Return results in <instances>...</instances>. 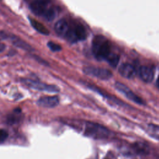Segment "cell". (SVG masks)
<instances>
[{"instance_id": "cell-1", "label": "cell", "mask_w": 159, "mask_h": 159, "mask_svg": "<svg viewBox=\"0 0 159 159\" xmlns=\"http://www.w3.org/2000/svg\"><path fill=\"white\" fill-rule=\"evenodd\" d=\"M92 50L97 60H106L111 53L110 42L105 37L98 35L92 41Z\"/></svg>"}, {"instance_id": "cell-2", "label": "cell", "mask_w": 159, "mask_h": 159, "mask_svg": "<svg viewBox=\"0 0 159 159\" xmlns=\"http://www.w3.org/2000/svg\"><path fill=\"white\" fill-rule=\"evenodd\" d=\"M83 134L94 139L107 138L111 135V131L104 126L91 122H85L83 124Z\"/></svg>"}, {"instance_id": "cell-3", "label": "cell", "mask_w": 159, "mask_h": 159, "mask_svg": "<svg viewBox=\"0 0 159 159\" xmlns=\"http://www.w3.org/2000/svg\"><path fill=\"white\" fill-rule=\"evenodd\" d=\"M22 81L25 85L28 86L29 88L36 90L43 91L48 93H58L60 91L59 88L55 85L47 84L29 79H24L22 80Z\"/></svg>"}, {"instance_id": "cell-4", "label": "cell", "mask_w": 159, "mask_h": 159, "mask_svg": "<svg viewBox=\"0 0 159 159\" xmlns=\"http://www.w3.org/2000/svg\"><path fill=\"white\" fill-rule=\"evenodd\" d=\"M83 72L87 75L94 76L102 80H109L112 76V73L110 70L98 67H85L83 68Z\"/></svg>"}, {"instance_id": "cell-5", "label": "cell", "mask_w": 159, "mask_h": 159, "mask_svg": "<svg viewBox=\"0 0 159 159\" xmlns=\"http://www.w3.org/2000/svg\"><path fill=\"white\" fill-rule=\"evenodd\" d=\"M115 88L120 93H122L129 100L140 105H143L145 104L144 101L136 95L132 90H130L129 87H127L125 84L119 82H116L115 83Z\"/></svg>"}, {"instance_id": "cell-6", "label": "cell", "mask_w": 159, "mask_h": 159, "mask_svg": "<svg viewBox=\"0 0 159 159\" xmlns=\"http://www.w3.org/2000/svg\"><path fill=\"white\" fill-rule=\"evenodd\" d=\"M66 37L71 42H75L78 40H83L86 38V32L85 29L82 25H75L73 30H69Z\"/></svg>"}, {"instance_id": "cell-7", "label": "cell", "mask_w": 159, "mask_h": 159, "mask_svg": "<svg viewBox=\"0 0 159 159\" xmlns=\"http://www.w3.org/2000/svg\"><path fill=\"white\" fill-rule=\"evenodd\" d=\"M48 3L41 0H35L31 2L30 8L32 12L37 16H43L47 9Z\"/></svg>"}, {"instance_id": "cell-8", "label": "cell", "mask_w": 159, "mask_h": 159, "mask_svg": "<svg viewBox=\"0 0 159 159\" xmlns=\"http://www.w3.org/2000/svg\"><path fill=\"white\" fill-rule=\"evenodd\" d=\"M59 104V99L57 96H44L37 101V104L43 107L52 108Z\"/></svg>"}, {"instance_id": "cell-9", "label": "cell", "mask_w": 159, "mask_h": 159, "mask_svg": "<svg viewBox=\"0 0 159 159\" xmlns=\"http://www.w3.org/2000/svg\"><path fill=\"white\" fill-rule=\"evenodd\" d=\"M119 74L125 78L133 79L136 75L135 68L129 63H123L119 68Z\"/></svg>"}, {"instance_id": "cell-10", "label": "cell", "mask_w": 159, "mask_h": 159, "mask_svg": "<svg viewBox=\"0 0 159 159\" xmlns=\"http://www.w3.org/2000/svg\"><path fill=\"white\" fill-rule=\"evenodd\" d=\"M140 78L145 83H150L153 80L154 71L153 70L147 66H142L139 70Z\"/></svg>"}, {"instance_id": "cell-11", "label": "cell", "mask_w": 159, "mask_h": 159, "mask_svg": "<svg viewBox=\"0 0 159 159\" xmlns=\"http://www.w3.org/2000/svg\"><path fill=\"white\" fill-rule=\"evenodd\" d=\"M54 28L56 33L60 36H66L70 30L68 24L65 19L58 20L55 23Z\"/></svg>"}, {"instance_id": "cell-12", "label": "cell", "mask_w": 159, "mask_h": 159, "mask_svg": "<svg viewBox=\"0 0 159 159\" xmlns=\"http://www.w3.org/2000/svg\"><path fill=\"white\" fill-rule=\"evenodd\" d=\"M30 22L32 25V26L39 33L43 34V35H48L49 34V31L40 22L32 19V18H30L29 19Z\"/></svg>"}, {"instance_id": "cell-13", "label": "cell", "mask_w": 159, "mask_h": 159, "mask_svg": "<svg viewBox=\"0 0 159 159\" xmlns=\"http://www.w3.org/2000/svg\"><path fill=\"white\" fill-rule=\"evenodd\" d=\"M10 39L12 40V42L14 44V45H16L19 48H23L26 50H32L31 47L30 45H29V44L26 43L25 42H23L19 38H17L16 37H12L10 38Z\"/></svg>"}, {"instance_id": "cell-14", "label": "cell", "mask_w": 159, "mask_h": 159, "mask_svg": "<svg viewBox=\"0 0 159 159\" xmlns=\"http://www.w3.org/2000/svg\"><path fill=\"white\" fill-rule=\"evenodd\" d=\"M119 56L117 54L111 53L106 60L107 61L109 64L113 68H116L119 61Z\"/></svg>"}, {"instance_id": "cell-15", "label": "cell", "mask_w": 159, "mask_h": 159, "mask_svg": "<svg viewBox=\"0 0 159 159\" xmlns=\"http://www.w3.org/2000/svg\"><path fill=\"white\" fill-rule=\"evenodd\" d=\"M147 131L152 137H155V139L159 140V126L150 124L148 126Z\"/></svg>"}, {"instance_id": "cell-16", "label": "cell", "mask_w": 159, "mask_h": 159, "mask_svg": "<svg viewBox=\"0 0 159 159\" xmlns=\"http://www.w3.org/2000/svg\"><path fill=\"white\" fill-rule=\"evenodd\" d=\"M56 11L53 8L47 9L43 14V17L48 21L53 20L56 17Z\"/></svg>"}, {"instance_id": "cell-17", "label": "cell", "mask_w": 159, "mask_h": 159, "mask_svg": "<svg viewBox=\"0 0 159 159\" xmlns=\"http://www.w3.org/2000/svg\"><path fill=\"white\" fill-rule=\"evenodd\" d=\"M47 46L53 52H58L61 50V47L60 45L53 42H48L47 43Z\"/></svg>"}, {"instance_id": "cell-18", "label": "cell", "mask_w": 159, "mask_h": 159, "mask_svg": "<svg viewBox=\"0 0 159 159\" xmlns=\"http://www.w3.org/2000/svg\"><path fill=\"white\" fill-rule=\"evenodd\" d=\"M8 137L7 132L4 129H0V143L4 142Z\"/></svg>"}, {"instance_id": "cell-19", "label": "cell", "mask_w": 159, "mask_h": 159, "mask_svg": "<svg viewBox=\"0 0 159 159\" xmlns=\"http://www.w3.org/2000/svg\"><path fill=\"white\" fill-rule=\"evenodd\" d=\"M5 48H6L5 45L3 44V43H2L1 42V41H0V52H2V51L4 50Z\"/></svg>"}, {"instance_id": "cell-20", "label": "cell", "mask_w": 159, "mask_h": 159, "mask_svg": "<svg viewBox=\"0 0 159 159\" xmlns=\"http://www.w3.org/2000/svg\"><path fill=\"white\" fill-rule=\"evenodd\" d=\"M157 85L159 88V76H158V77L157 78Z\"/></svg>"}]
</instances>
